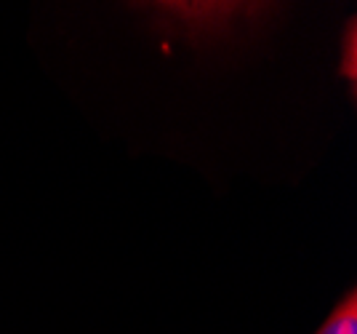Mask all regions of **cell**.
Returning <instances> with one entry per match:
<instances>
[{
  "instance_id": "1",
  "label": "cell",
  "mask_w": 357,
  "mask_h": 334,
  "mask_svg": "<svg viewBox=\"0 0 357 334\" xmlns=\"http://www.w3.org/2000/svg\"><path fill=\"white\" fill-rule=\"evenodd\" d=\"M317 334H357V297H355V291H349V294H347V300L336 307V313L326 321V326H323Z\"/></svg>"
}]
</instances>
